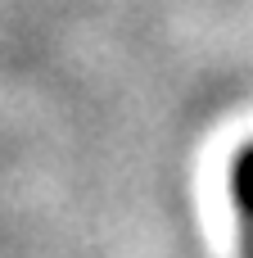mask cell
<instances>
[{
  "label": "cell",
  "mask_w": 253,
  "mask_h": 258,
  "mask_svg": "<svg viewBox=\"0 0 253 258\" xmlns=\"http://www.w3.org/2000/svg\"><path fill=\"white\" fill-rule=\"evenodd\" d=\"M231 181H235V209H240V222H244V231H249V258H253V145L240 154Z\"/></svg>",
  "instance_id": "obj_1"
}]
</instances>
